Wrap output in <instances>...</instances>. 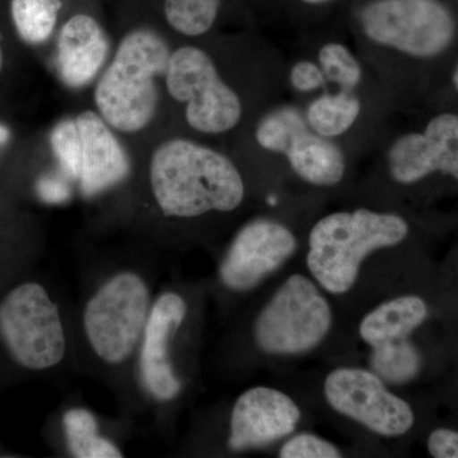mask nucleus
Masks as SVG:
<instances>
[{"instance_id":"nucleus-17","label":"nucleus","mask_w":458,"mask_h":458,"mask_svg":"<svg viewBox=\"0 0 458 458\" xmlns=\"http://www.w3.org/2000/svg\"><path fill=\"white\" fill-rule=\"evenodd\" d=\"M427 304L415 295L394 298L377 307L363 318L360 327L361 339L369 345L408 339L423 324Z\"/></svg>"},{"instance_id":"nucleus-3","label":"nucleus","mask_w":458,"mask_h":458,"mask_svg":"<svg viewBox=\"0 0 458 458\" xmlns=\"http://www.w3.org/2000/svg\"><path fill=\"white\" fill-rule=\"evenodd\" d=\"M408 233V223L394 214L369 209L330 214L312 228L307 265L322 288L346 293L370 252L399 245Z\"/></svg>"},{"instance_id":"nucleus-22","label":"nucleus","mask_w":458,"mask_h":458,"mask_svg":"<svg viewBox=\"0 0 458 458\" xmlns=\"http://www.w3.org/2000/svg\"><path fill=\"white\" fill-rule=\"evenodd\" d=\"M310 125L293 107H283L264 117L256 129V140L270 152L285 153L292 141Z\"/></svg>"},{"instance_id":"nucleus-19","label":"nucleus","mask_w":458,"mask_h":458,"mask_svg":"<svg viewBox=\"0 0 458 458\" xmlns=\"http://www.w3.org/2000/svg\"><path fill=\"white\" fill-rule=\"evenodd\" d=\"M360 113L357 98L344 89L337 95H325L310 105L306 120L310 128L325 138L339 137L352 128Z\"/></svg>"},{"instance_id":"nucleus-2","label":"nucleus","mask_w":458,"mask_h":458,"mask_svg":"<svg viewBox=\"0 0 458 458\" xmlns=\"http://www.w3.org/2000/svg\"><path fill=\"white\" fill-rule=\"evenodd\" d=\"M170 56L167 42L152 30L123 38L95 89L96 106L111 128L137 132L149 125L159 101L156 78L165 75Z\"/></svg>"},{"instance_id":"nucleus-32","label":"nucleus","mask_w":458,"mask_h":458,"mask_svg":"<svg viewBox=\"0 0 458 458\" xmlns=\"http://www.w3.org/2000/svg\"><path fill=\"white\" fill-rule=\"evenodd\" d=\"M304 2H309V3H324V2H327V0H304Z\"/></svg>"},{"instance_id":"nucleus-12","label":"nucleus","mask_w":458,"mask_h":458,"mask_svg":"<svg viewBox=\"0 0 458 458\" xmlns=\"http://www.w3.org/2000/svg\"><path fill=\"white\" fill-rule=\"evenodd\" d=\"M300 419L301 410L288 394L270 387L250 388L232 409L229 448L264 447L293 432Z\"/></svg>"},{"instance_id":"nucleus-20","label":"nucleus","mask_w":458,"mask_h":458,"mask_svg":"<svg viewBox=\"0 0 458 458\" xmlns=\"http://www.w3.org/2000/svg\"><path fill=\"white\" fill-rule=\"evenodd\" d=\"M62 0H12L11 12L18 35L27 44H42L54 32Z\"/></svg>"},{"instance_id":"nucleus-14","label":"nucleus","mask_w":458,"mask_h":458,"mask_svg":"<svg viewBox=\"0 0 458 458\" xmlns=\"http://www.w3.org/2000/svg\"><path fill=\"white\" fill-rule=\"evenodd\" d=\"M80 134L78 183L92 198L119 185L131 174V159L102 116L92 111L75 117Z\"/></svg>"},{"instance_id":"nucleus-16","label":"nucleus","mask_w":458,"mask_h":458,"mask_svg":"<svg viewBox=\"0 0 458 458\" xmlns=\"http://www.w3.org/2000/svg\"><path fill=\"white\" fill-rule=\"evenodd\" d=\"M284 155L295 174L312 185H336L345 172V159L340 148L311 128L298 134Z\"/></svg>"},{"instance_id":"nucleus-24","label":"nucleus","mask_w":458,"mask_h":458,"mask_svg":"<svg viewBox=\"0 0 458 458\" xmlns=\"http://www.w3.org/2000/svg\"><path fill=\"white\" fill-rule=\"evenodd\" d=\"M318 60L325 77L339 84L343 89L351 90L360 83L361 78L360 63L343 45H325L319 51Z\"/></svg>"},{"instance_id":"nucleus-27","label":"nucleus","mask_w":458,"mask_h":458,"mask_svg":"<svg viewBox=\"0 0 458 458\" xmlns=\"http://www.w3.org/2000/svg\"><path fill=\"white\" fill-rule=\"evenodd\" d=\"M325 74L321 66L311 62H300L293 66L291 73L292 84L301 92H309L321 87L325 83Z\"/></svg>"},{"instance_id":"nucleus-31","label":"nucleus","mask_w":458,"mask_h":458,"mask_svg":"<svg viewBox=\"0 0 458 458\" xmlns=\"http://www.w3.org/2000/svg\"><path fill=\"white\" fill-rule=\"evenodd\" d=\"M454 84H456V89H458V65H457L456 72H454Z\"/></svg>"},{"instance_id":"nucleus-21","label":"nucleus","mask_w":458,"mask_h":458,"mask_svg":"<svg viewBox=\"0 0 458 458\" xmlns=\"http://www.w3.org/2000/svg\"><path fill=\"white\" fill-rule=\"evenodd\" d=\"M370 366L376 375L391 384H405L418 375L420 357L408 339L373 346Z\"/></svg>"},{"instance_id":"nucleus-6","label":"nucleus","mask_w":458,"mask_h":458,"mask_svg":"<svg viewBox=\"0 0 458 458\" xmlns=\"http://www.w3.org/2000/svg\"><path fill=\"white\" fill-rule=\"evenodd\" d=\"M331 319L330 304L315 283L295 274L280 286L256 319V344L267 354H302L325 339Z\"/></svg>"},{"instance_id":"nucleus-9","label":"nucleus","mask_w":458,"mask_h":458,"mask_svg":"<svg viewBox=\"0 0 458 458\" xmlns=\"http://www.w3.org/2000/svg\"><path fill=\"white\" fill-rule=\"evenodd\" d=\"M324 391L331 408L379 436H403L414 424L409 403L390 393L384 379L369 370H333Z\"/></svg>"},{"instance_id":"nucleus-29","label":"nucleus","mask_w":458,"mask_h":458,"mask_svg":"<svg viewBox=\"0 0 458 458\" xmlns=\"http://www.w3.org/2000/svg\"><path fill=\"white\" fill-rule=\"evenodd\" d=\"M38 192H40L44 200L51 201V203L63 200L66 197L64 185L60 181L51 179V177L42 179L38 182Z\"/></svg>"},{"instance_id":"nucleus-4","label":"nucleus","mask_w":458,"mask_h":458,"mask_svg":"<svg viewBox=\"0 0 458 458\" xmlns=\"http://www.w3.org/2000/svg\"><path fill=\"white\" fill-rule=\"evenodd\" d=\"M152 304L146 280L132 271L114 274L99 286L83 311L84 334L99 360L116 366L131 357Z\"/></svg>"},{"instance_id":"nucleus-30","label":"nucleus","mask_w":458,"mask_h":458,"mask_svg":"<svg viewBox=\"0 0 458 458\" xmlns=\"http://www.w3.org/2000/svg\"><path fill=\"white\" fill-rule=\"evenodd\" d=\"M9 140V131L5 126L0 125V146Z\"/></svg>"},{"instance_id":"nucleus-25","label":"nucleus","mask_w":458,"mask_h":458,"mask_svg":"<svg viewBox=\"0 0 458 458\" xmlns=\"http://www.w3.org/2000/svg\"><path fill=\"white\" fill-rule=\"evenodd\" d=\"M51 149L60 167L72 179L80 172V134L75 119H64L56 123L50 134Z\"/></svg>"},{"instance_id":"nucleus-15","label":"nucleus","mask_w":458,"mask_h":458,"mask_svg":"<svg viewBox=\"0 0 458 458\" xmlns=\"http://www.w3.org/2000/svg\"><path fill=\"white\" fill-rule=\"evenodd\" d=\"M110 55V40L95 18L72 17L57 38L55 65L60 80L71 89L89 86Z\"/></svg>"},{"instance_id":"nucleus-18","label":"nucleus","mask_w":458,"mask_h":458,"mask_svg":"<svg viewBox=\"0 0 458 458\" xmlns=\"http://www.w3.org/2000/svg\"><path fill=\"white\" fill-rule=\"evenodd\" d=\"M69 451L77 458H119L122 451L99 436L98 423L89 410L71 409L63 417Z\"/></svg>"},{"instance_id":"nucleus-10","label":"nucleus","mask_w":458,"mask_h":458,"mask_svg":"<svg viewBox=\"0 0 458 458\" xmlns=\"http://www.w3.org/2000/svg\"><path fill=\"white\" fill-rule=\"evenodd\" d=\"M295 249L297 240L285 225L270 219L247 223L223 259V284L232 291H250L278 270Z\"/></svg>"},{"instance_id":"nucleus-26","label":"nucleus","mask_w":458,"mask_h":458,"mask_svg":"<svg viewBox=\"0 0 458 458\" xmlns=\"http://www.w3.org/2000/svg\"><path fill=\"white\" fill-rule=\"evenodd\" d=\"M282 458H339L342 454L333 443L315 434H298L280 448Z\"/></svg>"},{"instance_id":"nucleus-8","label":"nucleus","mask_w":458,"mask_h":458,"mask_svg":"<svg viewBox=\"0 0 458 458\" xmlns=\"http://www.w3.org/2000/svg\"><path fill=\"white\" fill-rule=\"evenodd\" d=\"M360 21L370 40L417 57L438 55L454 35V18L437 0H377Z\"/></svg>"},{"instance_id":"nucleus-11","label":"nucleus","mask_w":458,"mask_h":458,"mask_svg":"<svg viewBox=\"0 0 458 458\" xmlns=\"http://www.w3.org/2000/svg\"><path fill=\"white\" fill-rule=\"evenodd\" d=\"M188 313L185 300L165 292L152 304L140 346V376L148 393L158 401L176 399L181 381L172 364L170 345Z\"/></svg>"},{"instance_id":"nucleus-5","label":"nucleus","mask_w":458,"mask_h":458,"mask_svg":"<svg viewBox=\"0 0 458 458\" xmlns=\"http://www.w3.org/2000/svg\"><path fill=\"white\" fill-rule=\"evenodd\" d=\"M0 337L23 369H53L64 360L66 336L56 303L44 286L25 283L0 302Z\"/></svg>"},{"instance_id":"nucleus-33","label":"nucleus","mask_w":458,"mask_h":458,"mask_svg":"<svg viewBox=\"0 0 458 458\" xmlns=\"http://www.w3.org/2000/svg\"><path fill=\"white\" fill-rule=\"evenodd\" d=\"M0 68H2V51H0Z\"/></svg>"},{"instance_id":"nucleus-28","label":"nucleus","mask_w":458,"mask_h":458,"mask_svg":"<svg viewBox=\"0 0 458 458\" xmlns=\"http://www.w3.org/2000/svg\"><path fill=\"white\" fill-rule=\"evenodd\" d=\"M428 450L436 458H458V433L437 429L428 439Z\"/></svg>"},{"instance_id":"nucleus-1","label":"nucleus","mask_w":458,"mask_h":458,"mask_svg":"<svg viewBox=\"0 0 458 458\" xmlns=\"http://www.w3.org/2000/svg\"><path fill=\"white\" fill-rule=\"evenodd\" d=\"M149 180L165 216L194 218L209 212H232L245 197L236 165L191 140H168L157 148L150 159Z\"/></svg>"},{"instance_id":"nucleus-23","label":"nucleus","mask_w":458,"mask_h":458,"mask_svg":"<svg viewBox=\"0 0 458 458\" xmlns=\"http://www.w3.org/2000/svg\"><path fill=\"white\" fill-rule=\"evenodd\" d=\"M219 0H165V14L177 32L199 36L213 26L218 14Z\"/></svg>"},{"instance_id":"nucleus-7","label":"nucleus","mask_w":458,"mask_h":458,"mask_svg":"<svg viewBox=\"0 0 458 458\" xmlns=\"http://www.w3.org/2000/svg\"><path fill=\"white\" fill-rule=\"evenodd\" d=\"M165 86L172 98L186 104L192 129L209 134L231 131L240 122V98L223 82L207 53L183 47L171 54Z\"/></svg>"},{"instance_id":"nucleus-13","label":"nucleus","mask_w":458,"mask_h":458,"mask_svg":"<svg viewBox=\"0 0 458 458\" xmlns=\"http://www.w3.org/2000/svg\"><path fill=\"white\" fill-rule=\"evenodd\" d=\"M391 174L397 182L412 183L436 171L458 180V116L434 117L421 134H408L394 141L388 153Z\"/></svg>"}]
</instances>
